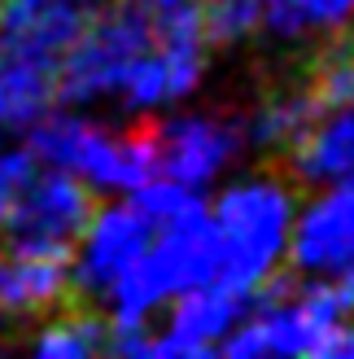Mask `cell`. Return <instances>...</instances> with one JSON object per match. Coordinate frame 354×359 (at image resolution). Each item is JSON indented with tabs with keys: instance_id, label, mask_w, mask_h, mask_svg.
<instances>
[{
	"instance_id": "6da1fadb",
	"label": "cell",
	"mask_w": 354,
	"mask_h": 359,
	"mask_svg": "<svg viewBox=\"0 0 354 359\" xmlns=\"http://www.w3.org/2000/svg\"><path fill=\"white\" fill-rule=\"evenodd\" d=\"M153 40L157 31L145 0H118L110 9H92L83 31L66 44L57 62V101H87L118 88L127 62L153 48Z\"/></svg>"
},
{
	"instance_id": "7a4b0ae2",
	"label": "cell",
	"mask_w": 354,
	"mask_h": 359,
	"mask_svg": "<svg viewBox=\"0 0 354 359\" xmlns=\"http://www.w3.org/2000/svg\"><path fill=\"white\" fill-rule=\"evenodd\" d=\"M293 202L280 184H241L215 202V228L223 237V259L215 285H258L285 250Z\"/></svg>"
},
{
	"instance_id": "3957f363",
	"label": "cell",
	"mask_w": 354,
	"mask_h": 359,
	"mask_svg": "<svg viewBox=\"0 0 354 359\" xmlns=\"http://www.w3.org/2000/svg\"><path fill=\"white\" fill-rule=\"evenodd\" d=\"M101 202L92 189H83L70 171L35 175L27 193L17 197V206L9 215V237L5 250L17 259H57L70 263L75 245L87 237V228L97 224Z\"/></svg>"
},
{
	"instance_id": "277c9868",
	"label": "cell",
	"mask_w": 354,
	"mask_h": 359,
	"mask_svg": "<svg viewBox=\"0 0 354 359\" xmlns=\"http://www.w3.org/2000/svg\"><path fill=\"white\" fill-rule=\"evenodd\" d=\"M149 241H153V224L136 206L101 210L97 224L87 228V245H83V259L75 267V276H70V285L87 302L101 298V294H114V280L145 255Z\"/></svg>"
},
{
	"instance_id": "5b68a950",
	"label": "cell",
	"mask_w": 354,
	"mask_h": 359,
	"mask_svg": "<svg viewBox=\"0 0 354 359\" xmlns=\"http://www.w3.org/2000/svg\"><path fill=\"white\" fill-rule=\"evenodd\" d=\"M245 311H254V285H192V294L184 290L175 307V329L149 342V355H215V337H223Z\"/></svg>"
},
{
	"instance_id": "8992f818",
	"label": "cell",
	"mask_w": 354,
	"mask_h": 359,
	"mask_svg": "<svg viewBox=\"0 0 354 359\" xmlns=\"http://www.w3.org/2000/svg\"><path fill=\"white\" fill-rule=\"evenodd\" d=\"M157 145H162V175L197 189L236 154L241 118H215V114L171 118L157 132Z\"/></svg>"
},
{
	"instance_id": "52a82bcc",
	"label": "cell",
	"mask_w": 354,
	"mask_h": 359,
	"mask_svg": "<svg viewBox=\"0 0 354 359\" xmlns=\"http://www.w3.org/2000/svg\"><path fill=\"white\" fill-rule=\"evenodd\" d=\"M289 263L297 272H346V267H354V184L328 193L302 219Z\"/></svg>"
},
{
	"instance_id": "ba28073f",
	"label": "cell",
	"mask_w": 354,
	"mask_h": 359,
	"mask_svg": "<svg viewBox=\"0 0 354 359\" xmlns=\"http://www.w3.org/2000/svg\"><path fill=\"white\" fill-rule=\"evenodd\" d=\"M271 175L285 184H311V180H354V110L315 123L306 140L285 158L267 163Z\"/></svg>"
},
{
	"instance_id": "9c48e42d",
	"label": "cell",
	"mask_w": 354,
	"mask_h": 359,
	"mask_svg": "<svg viewBox=\"0 0 354 359\" xmlns=\"http://www.w3.org/2000/svg\"><path fill=\"white\" fill-rule=\"evenodd\" d=\"M70 263L57 259H17L0 250V307L22 316H52L79 290L66 276Z\"/></svg>"
},
{
	"instance_id": "30bf717a",
	"label": "cell",
	"mask_w": 354,
	"mask_h": 359,
	"mask_svg": "<svg viewBox=\"0 0 354 359\" xmlns=\"http://www.w3.org/2000/svg\"><path fill=\"white\" fill-rule=\"evenodd\" d=\"M206 44H236L262 22V0H197Z\"/></svg>"
},
{
	"instance_id": "8fae6325",
	"label": "cell",
	"mask_w": 354,
	"mask_h": 359,
	"mask_svg": "<svg viewBox=\"0 0 354 359\" xmlns=\"http://www.w3.org/2000/svg\"><path fill=\"white\" fill-rule=\"evenodd\" d=\"M136 210L145 215L149 224H171V219H184V215H197V210H206L201 206V197L192 193L188 184H180V180H175V184H140L136 189Z\"/></svg>"
},
{
	"instance_id": "7c38bea8",
	"label": "cell",
	"mask_w": 354,
	"mask_h": 359,
	"mask_svg": "<svg viewBox=\"0 0 354 359\" xmlns=\"http://www.w3.org/2000/svg\"><path fill=\"white\" fill-rule=\"evenodd\" d=\"M40 175L35 171V154L31 149H9V154H0V224L13 215L17 206V197L27 193V184Z\"/></svg>"
},
{
	"instance_id": "4fadbf2b",
	"label": "cell",
	"mask_w": 354,
	"mask_h": 359,
	"mask_svg": "<svg viewBox=\"0 0 354 359\" xmlns=\"http://www.w3.org/2000/svg\"><path fill=\"white\" fill-rule=\"evenodd\" d=\"M75 5H83V9H87V13H92V9H97V5H101V0H75Z\"/></svg>"
}]
</instances>
